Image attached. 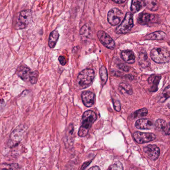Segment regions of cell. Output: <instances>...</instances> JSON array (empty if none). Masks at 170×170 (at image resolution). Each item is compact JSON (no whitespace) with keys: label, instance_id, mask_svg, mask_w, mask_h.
I'll use <instances>...</instances> for the list:
<instances>
[{"label":"cell","instance_id":"obj_8","mask_svg":"<svg viewBox=\"0 0 170 170\" xmlns=\"http://www.w3.org/2000/svg\"><path fill=\"white\" fill-rule=\"evenodd\" d=\"M98 37L101 44L108 49L112 50L115 48L116 44L114 39L104 31H99Z\"/></svg>","mask_w":170,"mask_h":170},{"label":"cell","instance_id":"obj_25","mask_svg":"<svg viewBox=\"0 0 170 170\" xmlns=\"http://www.w3.org/2000/svg\"><path fill=\"white\" fill-rule=\"evenodd\" d=\"M100 75L101 81L104 83H106L108 80V72L106 67L104 66L101 67V68H100Z\"/></svg>","mask_w":170,"mask_h":170},{"label":"cell","instance_id":"obj_15","mask_svg":"<svg viewBox=\"0 0 170 170\" xmlns=\"http://www.w3.org/2000/svg\"><path fill=\"white\" fill-rule=\"evenodd\" d=\"M121 57L124 62L129 64L133 63L135 61V55L131 50L122 51L121 53Z\"/></svg>","mask_w":170,"mask_h":170},{"label":"cell","instance_id":"obj_12","mask_svg":"<svg viewBox=\"0 0 170 170\" xmlns=\"http://www.w3.org/2000/svg\"><path fill=\"white\" fill-rule=\"evenodd\" d=\"M155 15L148 13H141L138 16V23L143 25L149 24L155 22Z\"/></svg>","mask_w":170,"mask_h":170},{"label":"cell","instance_id":"obj_6","mask_svg":"<svg viewBox=\"0 0 170 170\" xmlns=\"http://www.w3.org/2000/svg\"><path fill=\"white\" fill-rule=\"evenodd\" d=\"M32 18V11L31 10H24L19 13L16 23L17 29H24L27 27Z\"/></svg>","mask_w":170,"mask_h":170},{"label":"cell","instance_id":"obj_19","mask_svg":"<svg viewBox=\"0 0 170 170\" xmlns=\"http://www.w3.org/2000/svg\"><path fill=\"white\" fill-rule=\"evenodd\" d=\"M166 34L162 31H157L146 36V39L149 40H162L165 39Z\"/></svg>","mask_w":170,"mask_h":170},{"label":"cell","instance_id":"obj_4","mask_svg":"<svg viewBox=\"0 0 170 170\" xmlns=\"http://www.w3.org/2000/svg\"><path fill=\"white\" fill-rule=\"evenodd\" d=\"M26 132V128L24 125H19L15 129L10 135L8 141L9 147L12 148L17 146L23 140Z\"/></svg>","mask_w":170,"mask_h":170},{"label":"cell","instance_id":"obj_17","mask_svg":"<svg viewBox=\"0 0 170 170\" xmlns=\"http://www.w3.org/2000/svg\"><path fill=\"white\" fill-rule=\"evenodd\" d=\"M138 62L142 68H147L149 67L150 62L146 53L141 52L138 57Z\"/></svg>","mask_w":170,"mask_h":170},{"label":"cell","instance_id":"obj_1","mask_svg":"<svg viewBox=\"0 0 170 170\" xmlns=\"http://www.w3.org/2000/svg\"><path fill=\"white\" fill-rule=\"evenodd\" d=\"M96 119V115L91 110L87 111L82 116V125L79 129L78 135L80 137H85L88 133L91 127Z\"/></svg>","mask_w":170,"mask_h":170},{"label":"cell","instance_id":"obj_20","mask_svg":"<svg viewBox=\"0 0 170 170\" xmlns=\"http://www.w3.org/2000/svg\"><path fill=\"white\" fill-rule=\"evenodd\" d=\"M145 5L142 0H132L130 9L132 13H136L141 10Z\"/></svg>","mask_w":170,"mask_h":170},{"label":"cell","instance_id":"obj_30","mask_svg":"<svg viewBox=\"0 0 170 170\" xmlns=\"http://www.w3.org/2000/svg\"><path fill=\"white\" fill-rule=\"evenodd\" d=\"M114 108L116 111H120L121 110V105L120 102L118 100H114Z\"/></svg>","mask_w":170,"mask_h":170},{"label":"cell","instance_id":"obj_37","mask_svg":"<svg viewBox=\"0 0 170 170\" xmlns=\"http://www.w3.org/2000/svg\"><path fill=\"white\" fill-rule=\"evenodd\" d=\"M100 169L98 166H95L94 167H92L90 169V170H100Z\"/></svg>","mask_w":170,"mask_h":170},{"label":"cell","instance_id":"obj_13","mask_svg":"<svg viewBox=\"0 0 170 170\" xmlns=\"http://www.w3.org/2000/svg\"><path fill=\"white\" fill-rule=\"evenodd\" d=\"M16 73L22 80L26 81L28 80H29L31 71L29 67L24 65H21L17 69Z\"/></svg>","mask_w":170,"mask_h":170},{"label":"cell","instance_id":"obj_29","mask_svg":"<svg viewBox=\"0 0 170 170\" xmlns=\"http://www.w3.org/2000/svg\"><path fill=\"white\" fill-rule=\"evenodd\" d=\"M109 169H112V170H122V164L120 163H117L116 164H114L113 165L111 166V168H109Z\"/></svg>","mask_w":170,"mask_h":170},{"label":"cell","instance_id":"obj_16","mask_svg":"<svg viewBox=\"0 0 170 170\" xmlns=\"http://www.w3.org/2000/svg\"><path fill=\"white\" fill-rule=\"evenodd\" d=\"M161 76H156L155 75H152L150 77L148 82L150 85H152L150 91L152 92H155L157 90L158 88V84L161 80Z\"/></svg>","mask_w":170,"mask_h":170},{"label":"cell","instance_id":"obj_9","mask_svg":"<svg viewBox=\"0 0 170 170\" xmlns=\"http://www.w3.org/2000/svg\"><path fill=\"white\" fill-rule=\"evenodd\" d=\"M133 138L135 141L139 144L145 143L152 141L156 139V135L151 133H143L136 132L133 134Z\"/></svg>","mask_w":170,"mask_h":170},{"label":"cell","instance_id":"obj_5","mask_svg":"<svg viewBox=\"0 0 170 170\" xmlns=\"http://www.w3.org/2000/svg\"><path fill=\"white\" fill-rule=\"evenodd\" d=\"M133 26V16L131 13H126L122 23L116 29L118 34H126L129 32Z\"/></svg>","mask_w":170,"mask_h":170},{"label":"cell","instance_id":"obj_3","mask_svg":"<svg viewBox=\"0 0 170 170\" xmlns=\"http://www.w3.org/2000/svg\"><path fill=\"white\" fill-rule=\"evenodd\" d=\"M95 77V72L91 69H85L79 73L77 82L82 88H87L91 84Z\"/></svg>","mask_w":170,"mask_h":170},{"label":"cell","instance_id":"obj_24","mask_svg":"<svg viewBox=\"0 0 170 170\" xmlns=\"http://www.w3.org/2000/svg\"><path fill=\"white\" fill-rule=\"evenodd\" d=\"M148 110L146 108H142L141 109L137 110L133 114V116L134 118H141L143 117L146 116L147 115Z\"/></svg>","mask_w":170,"mask_h":170},{"label":"cell","instance_id":"obj_32","mask_svg":"<svg viewBox=\"0 0 170 170\" xmlns=\"http://www.w3.org/2000/svg\"><path fill=\"white\" fill-rule=\"evenodd\" d=\"M58 60L59 61L61 65H65L66 64V58H65V57L63 56H60L59 57Z\"/></svg>","mask_w":170,"mask_h":170},{"label":"cell","instance_id":"obj_33","mask_svg":"<svg viewBox=\"0 0 170 170\" xmlns=\"http://www.w3.org/2000/svg\"><path fill=\"white\" fill-rule=\"evenodd\" d=\"M119 68H120V70H123L124 71H129V67L124 64H120L119 65Z\"/></svg>","mask_w":170,"mask_h":170},{"label":"cell","instance_id":"obj_36","mask_svg":"<svg viewBox=\"0 0 170 170\" xmlns=\"http://www.w3.org/2000/svg\"><path fill=\"white\" fill-rule=\"evenodd\" d=\"M90 162H86V163H84L83 165L82 166V169H84L86 168L90 164Z\"/></svg>","mask_w":170,"mask_h":170},{"label":"cell","instance_id":"obj_22","mask_svg":"<svg viewBox=\"0 0 170 170\" xmlns=\"http://www.w3.org/2000/svg\"><path fill=\"white\" fill-rule=\"evenodd\" d=\"M145 5L151 11H156L159 8V3L156 0H145Z\"/></svg>","mask_w":170,"mask_h":170},{"label":"cell","instance_id":"obj_27","mask_svg":"<svg viewBox=\"0 0 170 170\" xmlns=\"http://www.w3.org/2000/svg\"><path fill=\"white\" fill-rule=\"evenodd\" d=\"M38 72L37 71H33L31 72L30 78H29V81L32 84H35L37 81V76H38Z\"/></svg>","mask_w":170,"mask_h":170},{"label":"cell","instance_id":"obj_14","mask_svg":"<svg viewBox=\"0 0 170 170\" xmlns=\"http://www.w3.org/2000/svg\"><path fill=\"white\" fill-rule=\"evenodd\" d=\"M135 126L139 129L149 130L153 128L154 124L148 119H140L136 122Z\"/></svg>","mask_w":170,"mask_h":170},{"label":"cell","instance_id":"obj_7","mask_svg":"<svg viewBox=\"0 0 170 170\" xmlns=\"http://www.w3.org/2000/svg\"><path fill=\"white\" fill-rule=\"evenodd\" d=\"M124 14L118 8L111 9L108 14V21L112 26H117L122 21Z\"/></svg>","mask_w":170,"mask_h":170},{"label":"cell","instance_id":"obj_23","mask_svg":"<svg viewBox=\"0 0 170 170\" xmlns=\"http://www.w3.org/2000/svg\"><path fill=\"white\" fill-rule=\"evenodd\" d=\"M119 88L120 91H124V93L129 95H131L133 93V90L131 86L126 83L122 82L119 84Z\"/></svg>","mask_w":170,"mask_h":170},{"label":"cell","instance_id":"obj_35","mask_svg":"<svg viewBox=\"0 0 170 170\" xmlns=\"http://www.w3.org/2000/svg\"><path fill=\"white\" fill-rule=\"evenodd\" d=\"M112 1L116 3L121 4L124 3L126 0H112Z\"/></svg>","mask_w":170,"mask_h":170},{"label":"cell","instance_id":"obj_11","mask_svg":"<svg viewBox=\"0 0 170 170\" xmlns=\"http://www.w3.org/2000/svg\"><path fill=\"white\" fill-rule=\"evenodd\" d=\"M82 99L84 104L86 106L91 107L95 102V94L90 91H84L82 93Z\"/></svg>","mask_w":170,"mask_h":170},{"label":"cell","instance_id":"obj_2","mask_svg":"<svg viewBox=\"0 0 170 170\" xmlns=\"http://www.w3.org/2000/svg\"><path fill=\"white\" fill-rule=\"evenodd\" d=\"M150 56L156 63H164L169 62L170 54L168 50L162 47H155L150 52Z\"/></svg>","mask_w":170,"mask_h":170},{"label":"cell","instance_id":"obj_28","mask_svg":"<svg viewBox=\"0 0 170 170\" xmlns=\"http://www.w3.org/2000/svg\"><path fill=\"white\" fill-rule=\"evenodd\" d=\"M163 96L165 99H168L170 97V85L165 88L163 92Z\"/></svg>","mask_w":170,"mask_h":170},{"label":"cell","instance_id":"obj_26","mask_svg":"<svg viewBox=\"0 0 170 170\" xmlns=\"http://www.w3.org/2000/svg\"><path fill=\"white\" fill-rule=\"evenodd\" d=\"M167 125L166 124V122L163 119H158L155 123V126L157 129L159 130H163L165 128L166 126Z\"/></svg>","mask_w":170,"mask_h":170},{"label":"cell","instance_id":"obj_31","mask_svg":"<svg viewBox=\"0 0 170 170\" xmlns=\"http://www.w3.org/2000/svg\"><path fill=\"white\" fill-rule=\"evenodd\" d=\"M19 168V165L18 164H12L10 165H7V167L5 168V169H17Z\"/></svg>","mask_w":170,"mask_h":170},{"label":"cell","instance_id":"obj_10","mask_svg":"<svg viewBox=\"0 0 170 170\" xmlns=\"http://www.w3.org/2000/svg\"><path fill=\"white\" fill-rule=\"evenodd\" d=\"M144 151L152 160H156L159 158L160 153L159 148L155 145H149L145 147Z\"/></svg>","mask_w":170,"mask_h":170},{"label":"cell","instance_id":"obj_21","mask_svg":"<svg viewBox=\"0 0 170 170\" xmlns=\"http://www.w3.org/2000/svg\"><path fill=\"white\" fill-rule=\"evenodd\" d=\"M59 37V34L58 31L55 30L52 32L50 34L48 44L50 48H54L55 47Z\"/></svg>","mask_w":170,"mask_h":170},{"label":"cell","instance_id":"obj_18","mask_svg":"<svg viewBox=\"0 0 170 170\" xmlns=\"http://www.w3.org/2000/svg\"><path fill=\"white\" fill-rule=\"evenodd\" d=\"M80 35L83 39H90L92 36V32L90 26L88 24L84 25L81 29Z\"/></svg>","mask_w":170,"mask_h":170},{"label":"cell","instance_id":"obj_34","mask_svg":"<svg viewBox=\"0 0 170 170\" xmlns=\"http://www.w3.org/2000/svg\"><path fill=\"white\" fill-rule=\"evenodd\" d=\"M164 132L166 135H170V122L168 124H167L164 130Z\"/></svg>","mask_w":170,"mask_h":170}]
</instances>
